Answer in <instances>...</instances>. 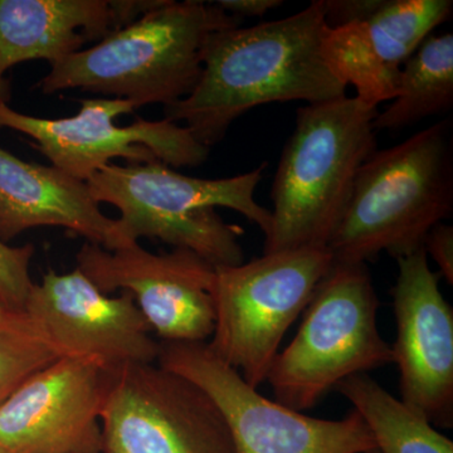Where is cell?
<instances>
[{"label":"cell","mask_w":453,"mask_h":453,"mask_svg":"<svg viewBox=\"0 0 453 453\" xmlns=\"http://www.w3.org/2000/svg\"><path fill=\"white\" fill-rule=\"evenodd\" d=\"M329 31L323 2L279 20L213 33L203 53V73L192 94L164 107L165 120L186 122L196 142L211 148L243 113L273 103H327L347 96V86L324 57Z\"/></svg>","instance_id":"obj_1"},{"label":"cell","mask_w":453,"mask_h":453,"mask_svg":"<svg viewBox=\"0 0 453 453\" xmlns=\"http://www.w3.org/2000/svg\"><path fill=\"white\" fill-rule=\"evenodd\" d=\"M265 168L262 164L232 178L201 179L157 159L109 163L86 183L98 204L107 203L120 211L115 219L116 250L144 237L189 250L214 267L238 266L244 262L243 229L225 222L216 208L238 211L267 235L273 214L255 201Z\"/></svg>","instance_id":"obj_2"},{"label":"cell","mask_w":453,"mask_h":453,"mask_svg":"<svg viewBox=\"0 0 453 453\" xmlns=\"http://www.w3.org/2000/svg\"><path fill=\"white\" fill-rule=\"evenodd\" d=\"M241 25L242 19L213 2L160 0L95 46L50 65L37 88L44 95L80 88L115 96L135 110L150 104L172 106L198 85L211 35Z\"/></svg>","instance_id":"obj_3"},{"label":"cell","mask_w":453,"mask_h":453,"mask_svg":"<svg viewBox=\"0 0 453 453\" xmlns=\"http://www.w3.org/2000/svg\"><path fill=\"white\" fill-rule=\"evenodd\" d=\"M377 115L378 109L348 96L297 109L273 179V222L264 255L327 249L357 172L378 150L372 125Z\"/></svg>","instance_id":"obj_4"},{"label":"cell","mask_w":453,"mask_h":453,"mask_svg":"<svg viewBox=\"0 0 453 453\" xmlns=\"http://www.w3.org/2000/svg\"><path fill=\"white\" fill-rule=\"evenodd\" d=\"M451 120L436 122L357 172L347 211L327 250L336 264H366L380 253L404 257L453 211Z\"/></svg>","instance_id":"obj_5"},{"label":"cell","mask_w":453,"mask_h":453,"mask_svg":"<svg viewBox=\"0 0 453 453\" xmlns=\"http://www.w3.org/2000/svg\"><path fill=\"white\" fill-rule=\"evenodd\" d=\"M380 308L365 264H336L316 286L299 332L280 351L267 380L276 402L303 412L351 375L393 363L378 329Z\"/></svg>","instance_id":"obj_6"},{"label":"cell","mask_w":453,"mask_h":453,"mask_svg":"<svg viewBox=\"0 0 453 453\" xmlns=\"http://www.w3.org/2000/svg\"><path fill=\"white\" fill-rule=\"evenodd\" d=\"M333 264L327 249H300L216 267L211 288L216 320L207 342L211 353L258 389L283 336Z\"/></svg>","instance_id":"obj_7"},{"label":"cell","mask_w":453,"mask_h":453,"mask_svg":"<svg viewBox=\"0 0 453 453\" xmlns=\"http://www.w3.org/2000/svg\"><path fill=\"white\" fill-rule=\"evenodd\" d=\"M157 365L201 387L219 405L235 453H377L359 413L321 419L271 401L211 353L207 342H159Z\"/></svg>","instance_id":"obj_8"},{"label":"cell","mask_w":453,"mask_h":453,"mask_svg":"<svg viewBox=\"0 0 453 453\" xmlns=\"http://www.w3.org/2000/svg\"><path fill=\"white\" fill-rule=\"evenodd\" d=\"M100 419L103 453H235L210 395L157 365L112 371Z\"/></svg>","instance_id":"obj_9"},{"label":"cell","mask_w":453,"mask_h":453,"mask_svg":"<svg viewBox=\"0 0 453 453\" xmlns=\"http://www.w3.org/2000/svg\"><path fill=\"white\" fill-rule=\"evenodd\" d=\"M79 103V113L64 119L26 115L0 103V129L29 136L35 140L33 148L53 166L82 181L115 157L127 163L157 159L174 168H196L210 157V148L196 142L188 127L165 119L116 125L119 116L135 111L129 101L94 97Z\"/></svg>","instance_id":"obj_10"},{"label":"cell","mask_w":453,"mask_h":453,"mask_svg":"<svg viewBox=\"0 0 453 453\" xmlns=\"http://www.w3.org/2000/svg\"><path fill=\"white\" fill-rule=\"evenodd\" d=\"M77 268L104 292H130L160 342H207L214 330L216 267L189 250L151 253L139 243L116 251L85 242Z\"/></svg>","instance_id":"obj_11"},{"label":"cell","mask_w":453,"mask_h":453,"mask_svg":"<svg viewBox=\"0 0 453 453\" xmlns=\"http://www.w3.org/2000/svg\"><path fill=\"white\" fill-rule=\"evenodd\" d=\"M111 372L88 357H61L35 372L0 404V453H103Z\"/></svg>","instance_id":"obj_12"},{"label":"cell","mask_w":453,"mask_h":453,"mask_svg":"<svg viewBox=\"0 0 453 453\" xmlns=\"http://www.w3.org/2000/svg\"><path fill=\"white\" fill-rule=\"evenodd\" d=\"M25 312L62 357H94L110 371L159 357L160 342L133 295L107 296L79 268L64 275L50 268L33 283Z\"/></svg>","instance_id":"obj_13"},{"label":"cell","mask_w":453,"mask_h":453,"mask_svg":"<svg viewBox=\"0 0 453 453\" xmlns=\"http://www.w3.org/2000/svg\"><path fill=\"white\" fill-rule=\"evenodd\" d=\"M393 363L402 401L442 428L453 426V310L425 249L396 258Z\"/></svg>","instance_id":"obj_14"},{"label":"cell","mask_w":453,"mask_h":453,"mask_svg":"<svg viewBox=\"0 0 453 453\" xmlns=\"http://www.w3.org/2000/svg\"><path fill=\"white\" fill-rule=\"evenodd\" d=\"M160 0H0V103L11 101L5 73L20 62L59 59L130 25Z\"/></svg>","instance_id":"obj_15"},{"label":"cell","mask_w":453,"mask_h":453,"mask_svg":"<svg viewBox=\"0 0 453 453\" xmlns=\"http://www.w3.org/2000/svg\"><path fill=\"white\" fill-rule=\"evenodd\" d=\"M59 226L115 251V219L100 211L86 181L56 166L27 163L0 148V241Z\"/></svg>","instance_id":"obj_16"},{"label":"cell","mask_w":453,"mask_h":453,"mask_svg":"<svg viewBox=\"0 0 453 453\" xmlns=\"http://www.w3.org/2000/svg\"><path fill=\"white\" fill-rule=\"evenodd\" d=\"M368 426L380 453H453V442L443 436L402 399L368 374L351 375L336 386Z\"/></svg>","instance_id":"obj_17"},{"label":"cell","mask_w":453,"mask_h":453,"mask_svg":"<svg viewBox=\"0 0 453 453\" xmlns=\"http://www.w3.org/2000/svg\"><path fill=\"white\" fill-rule=\"evenodd\" d=\"M375 116V131H399L453 106V35H431L403 65L398 94Z\"/></svg>","instance_id":"obj_18"},{"label":"cell","mask_w":453,"mask_h":453,"mask_svg":"<svg viewBox=\"0 0 453 453\" xmlns=\"http://www.w3.org/2000/svg\"><path fill=\"white\" fill-rule=\"evenodd\" d=\"M452 0H384L380 11L362 23L369 57L399 88L402 67L432 31L451 19Z\"/></svg>","instance_id":"obj_19"},{"label":"cell","mask_w":453,"mask_h":453,"mask_svg":"<svg viewBox=\"0 0 453 453\" xmlns=\"http://www.w3.org/2000/svg\"><path fill=\"white\" fill-rule=\"evenodd\" d=\"M61 357L26 312L9 311L0 318V404L23 381Z\"/></svg>","instance_id":"obj_20"},{"label":"cell","mask_w":453,"mask_h":453,"mask_svg":"<svg viewBox=\"0 0 453 453\" xmlns=\"http://www.w3.org/2000/svg\"><path fill=\"white\" fill-rule=\"evenodd\" d=\"M35 246L11 247L0 241V300L11 311L25 312L33 288L29 265Z\"/></svg>","instance_id":"obj_21"},{"label":"cell","mask_w":453,"mask_h":453,"mask_svg":"<svg viewBox=\"0 0 453 453\" xmlns=\"http://www.w3.org/2000/svg\"><path fill=\"white\" fill-rule=\"evenodd\" d=\"M325 22L330 29L365 23L384 4V0H321Z\"/></svg>","instance_id":"obj_22"},{"label":"cell","mask_w":453,"mask_h":453,"mask_svg":"<svg viewBox=\"0 0 453 453\" xmlns=\"http://www.w3.org/2000/svg\"><path fill=\"white\" fill-rule=\"evenodd\" d=\"M427 256H431L449 285H453V226L438 223L429 231L423 242Z\"/></svg>","instance_id":"obj_23"},{"label":"cell","mask_w":453,"mask_h":453,"mask_svg":"<svg viewBox=\"0 0 453 453\" xmlns=\"http://www.w3.org/2000/svg\"><path fill=\"white\" fill-rule=\"evenodd\" d=\"M213 3L226 13L242 20L246 17H264L271 9L282 4L280 0H216Z\"/></svg>","instance_id":"obj_24"},{"label":"cell","mask_w":453,"mask_h":453,"mask_svg":"<svg viewBox=\"0 0 453 453\" xmlns=\"http://www.w3.org/2000/svg\"><path fill=\"white\" fill-rule=\"evenodd\" d=\"M9 311H11V310H9L7 306H5L4 303H3V301L0 300V318H3V316L7 314V312Z\"/></svg>","instance_id":"obj_25"}]
</instances>
